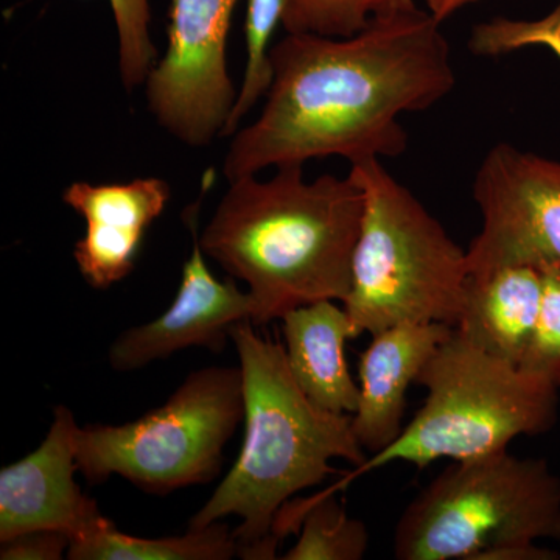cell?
Masks as SVG:
<instances>
[{"instance_id":"52a82bcc","label":"cell","mask_w":560,"mask_h":560,"mask_svg":"<svg viewBox=\"0 0 560 560\" xmlns=\"http://www.w3.org/2000/svg\"><path fill=\"white\" fill-rule=\"evenodd\" d=\"M242 420L241 366L191 372L161 407L124 425L77 433V466L90 485L119 475L142 492L167 495L220 474L224 447Z\"/></svg>"},{"instance_id":"7a4b0ae2","label":"cell","mask_w":560,"mask_h":560,"mask_svg":"<svg viewBox=\"0 0 560 560\" xmlns=\"http://www.w3.org/2000/svg\"><path fill=\"white\" fill-rule=\"evenodd\" d=\"M364 194L349 172L307 180L304 165L230 183L200 234L202 253L248 285L253 324L301 305L345 302L363 220Z\"/></svg>"},{"instance_id":"3957f363","label":"cell","mask_w":560,"mask_h":560,"mask_svg":"<svg viewBox=\"0 0 560 560\" xmlns=\"http://www.w3.org/2000/svg\"><path fill=\"white\" fill-rule=\"evenodd\" d=\"M237 349L245 396V441L230 474L194 517L189 528L235 515L243 559H275L279 541L272 528L280 510L296 493L330 475L331 460L363 466L366 455L352 431V415L313 404L300 388L285 348L254 330L250 319L231 331Z\"/></svg>"},{"instance_id":"277c9868","label":"cell","mask_w":560,"mask_h":560,"mask_svg":"<svg viewBox=\"0 0 560 560\" xmlns=\"http://www.w3.org/2000/svg\"><path fill=\"white\" fill-rule=\"evenodd\" d=\"M416 383L427 389L425 404L399 438L329 492L390 463L425 469L440 459L504 452L515 438L547 433L558 422V386L490 355L456 330L434 350Z\"/></svg>"},{"instance_id":"44dd1931","label":"cell","mask_w":560,"mask_h":560,"mask_svg":"<svg viewBox=\"0 0 560 560\" xmlns=\"http://www.w3.org/2000/svg\"><path fill=\"white\" fill-rule=\"evenodd\" d=\"M540 270L539 316L521 368L560 388V265H545Z\"/></svg>"},{"instance_id":"7402d4cb","label":"cell","mask_w":560,"mask_h":560,"mask_svg":"<svg viewBox=\"0 0 560 560\" xmlns=\"http://www.w3.org/2000/svg\"><path fill=\"white\" fill-rule=\"evenodd\" d=\"M70 537L60 530H27L0 541L2 560H60L68 555Z\"/></svg>"},{"instance_id":"9a60e30c","label":"cell","mask_w":560,"mask_h":560,"mask_svg":"<svg viewBox=\"0 0 560 560\" xmlns=\"http://www.w3.org/2000/svg\"><path fill=\"white\" fill-rule=\"evenodd\" d=\"M541 270L529 265L469 276L455 330L490 355L521 366L540 311Z\"/></svg>"},{"instance_id":"d6986e66","label":"cell","mask_w":560,"mask_h":560,"mask_svg":"<svg viewBox=\"0 0 560 560\" xmlns=\"http://www.w3.org/2000/svg\"><path fill=\"white\" fill-rule=\"evenodd\" d=\"M415 5V0H285L282 27L287 33L348 38L372 20Z\"/></svg>"},{"instance_id":"e0dca14e","label":"cell","mask_w":560,"mask_h":560,"mask_svg":"<svg viewBox=\"0 0 560 560\" xmlns=\"http://www.w3.org/2000/svg\"><path fill=\"white\" fill-rule=\"evenodd\" d=\"M291 530H300V539L283 560H361L370 548V530L359 518L326 492L311 499L289 501L276 518V540Z\"/></svg>"},{"instance_id":"6da1fadb","label":"cell","mask_w":560,"mask_h":560,"mask_svg":"<svg viewBox=\"0 0 560 560\" xmlns=\"http://www.w3.org/2000/svg\"><path fill=\"white\" fill-rule=\"evenodd\" d=\"M441 25L415 3L348 38L287 33L271 49L259 117L232 135L228 183L320 158L400 156L408 145L401 114L429 109L455 88Z\"/></svg>"},{"instance_id":"8992f818","label":"cell","mask_w":560,"mask_h":560,"mask_svg":"<svg viewBox=\"0 0 560 560\" xmlns=\"http://www.w3.org/2000/svg\"><path fill=\"white\" fill-rule=\"evenodd\" d=\"M560 540V478L547 460L504 451L455 460L401 512L399 560H480L503 547Z\"/></svg>"},{"instance_id":"ffe728a7","label":"cell","mask_w":560,"mask_h":560,"mask_svg":"<svg viewBox=\"0 0 560 560\" xmlns=\"http://www.w3.org/2000/svg\"><path fill=\"white\" fill-rule=\"evenodd\" d=\"M113 11L119 50V73L125 90L132 92L145 83L158 61L150 35V0H108Z\"/></svg>"},{"instance_id":"8fae6325","label":"cell","mask_w":560,"mask_h":560,"mask_svg":"<svg viewBox=\"0 0 560 560\" xmlns=\"http://www.w3.org/2000/svg\"><path fill=\"white\" fill-rule=\"evenodd\" d=\"M79 430L73 412L58 405L39 447L0 470V541L38 529L75 540L105 521L75 481Z\"/></svg>"},{"instance_id":"cb8c5ba5","label":"cell","mask_w":560,"mask_h":560,"mask_svg":"<svg viewBox=\"0 0 560 560\" xmlns=\"http://www.w3.org/2000/svg\"><path fill=\"white\" fill-rule=\"evenodd\" d=\"M536 46L548 47L560 60V24L550 25L539 33Z\"/></svg>"},{"instance_id":"7c38bea8","label":"cell","mask_w":560,"mask_h":560,"mask_svg":"<svg viewBox=\"0 0 560 560\" xmlns=\"http://www.w3.org/2000/svg\"><path fill=\"white\" fill-rule=\"evenodd\" d=\"M171 197V186L161 178L70 184L62 201L86 221L73 257L92 289L108 290L131 275L147 231Z\"/></svg>"},{"instance_id":"4fadbf2b","label":"cell","mask_w":560,"mask_h":560,"mask_svg":"<svg viewBox=\"0 0 560 560\" xmlns=\"http://www.w3.org/2000/svg\"><path fill=\"white\" fill-rule=\"evenodd\" d=\"M453 330L447 324L416 323L371 335V345L360 353V399L352 415L353 434L370 456L399 438L408 389Z\"/></svg>"},{"instance_id":"5b68a950","label":"cell","mask_w":560,"mask_h":560,"mask_svg":"<svg viewBox=\"0 0 560 560\" xmlns=\"http://www.w3.org/2000/svg\"><path fill=\"white\" fill-rule=\"evenodd\" d=\"M364 194L363 220L352 260V287L342 305L361 334L399 324L455 327L463 312L467 250L378 158L352 162Z\"/></svg>"},{"instance_id":"ba28073f","label":"cell","mask_w":560,"mask_h":560,"mask_svg":"<svg viewBox=\"0 0 560 560\" xmlns=\"http://www.w3.org/2000/svg\"><path fill=\"white\" fill-rule=\"evenodd\" d=\"M238 0H171L167 49L145 80L151 116L187 147L223 138L238 91L226 49Z\"/></svg>"},{"instance_id":"5bb4252c","label":"cell","mask_w":560,"mask_h":560,"mask_svg":"<svg viewBox=\"0 0 560 560\" xmlns=\"http://www.w3.org/2000/svg\"><path fill=\"white\" fill-rule=\"evenodd\" d=\"M338 301L301 305L282 316L285 355L291 374L305 396L338 415H353L360 386L350 374L346 345L361 330Z\"/></svg>"},{"instance_id":"ac0fdd59","label":"cell","mask_w":560,"mask_h":560,"mask_svg":"<svg viewBox=\"0 0 560 560\" xmlns=\"http://www.w3.org/2000/svg\"><path fill=\"white\" fill-rule=\"evenodd\" d=\"M285 0H246L245 40L246 68L241 91L223 138L241 128L243 117L260 98H265L272 81L271 40L282 25Z\"/></svg>"},{"instance_id":"603a6c76","label":"cell","mask_w":560,"mask_h":560,"mask_svg":"<svg viewBox=\"0 0 560 560\" xmlns=\"http://www.w3.org/2000/svg\"><path fill=\"white\" fill-rule=\"evenodd\" d=\"M427 5V10L433 14L436 20L444 22L456 11L463 9V7L469 5V3L477 2V0H423Z\"/></svg>"},{"instance_id":"30bf717a","label":"cell","mask_w":560,"mask_h":560,"mask_svg":"<svg viewBox=\"0 0 560 560\" xmlns=\"http://www.w3.org/2000/svg\"><path fill=\"white\" fill-rule=\"evenodd\" d=\"M198 210L200 201L184 212L194 245L184 264L175 301L160 318L119 335L108 353L114 371L142 370L183 349L223 352L232 329L242 320L253 319L254 305L248 291L238 289L234 278L219 280L209 270L198 232Z\"/></svg>"},{"instance_id":"2e32d148","label":"cell","mask_w":560,"mask_h":560,"mask_svg":"<svg viewBox=\"0 0 560 560\" xmlns=\"http://www.w3.org/2000/svg\"><path fill=\"white\" fill-rule=\"evenodd\" d=\"M238 556L234 530L226 523L189 528L183 536H130L109 518L80 539L70 540V560H230Z\"/></svg>"},{"instance_id":"9c48e42d","label":"cell","mask_w":560,"mask_h":560,"mask_svg":"<svg viewBox=\"0 0 560 560\" xmlns=\"http://www.w3.org/2000/svg\"><path fill=\"white\" fill-rule=\"evenodd\" d=\"M481 231L467 249L470 276L560 265V162L493 147L474 183Z\"/></svg>"}]
</instances>
